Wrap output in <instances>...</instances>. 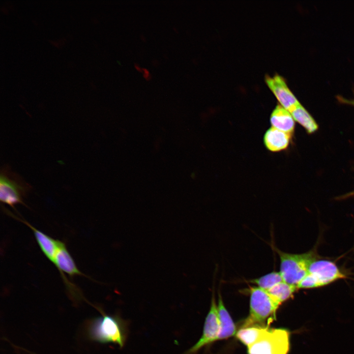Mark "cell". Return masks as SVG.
<instances>
[{
  "label": "cell",
  "mask_w": 354,
  "mask_h": 354,
  "mask_svg": "<svg viewBox=\"0 0 354 354\" xmlns=\"http://www.w3.org/2000/svg\"><path fill=\"white\" fill-rule=\"evenodd\" d=\"M134 67L139 72H143V68L141 67L139 64L138 63H135L134 64Z\"/></svg>",
  "instance_id": "cell-20"
},
{
  "label": "cell",
  "mask_w": 354,
  "mask_h": 354,
  "mask_svg": "<svg viewBox=\"0 0 354 354\" xmlns=\"http://www.w3.org/2000/svg\"><path fill=\"white\" fill-rule=\"evenodd\" d=\"M143 76L144 78L147 81H149L151 78V75L149 71L146 68H143Z\"/></svg>",
  "instance_id": "cell-19"
},
{
  "label": "cell",
  "mask_w": 354,
  "mask_h": 354,
  "mask_svg": "<svg viewBox=\"0 0 354 354\" xmlns=\"http://www.w3.org/2000/svg\"><path fill=\"white\" fill-rule=\"evenodd\" d=\"M219 329L217 304L213 292L210 307L206 318L202 335L195 344L183 354H195L204 347L215 341Z\"/></svg>",
  "instance_id": "cell-8"
},
{
  "label": "cell",
  "mask_w": 354,
  "mask_h": 354,
  "mask_svg": "<svg viewBox=\"0 0 354 354\" xmlns=\"http://www.w3.org/2000/svg\"><path fill=\"white\" fill-rule=\"evenodd\" d=\"M141 39H142L143 40H144V41L145 40V37L143 35H141Z\"/></svg>",
  "instance_id": "cell-21"
},
{
  "label": "cell",
  "mask_w": 354,
  "mask_h": 354,
  "mask_svg": "<svg viewBox=\"0 0 354 354\" xmlns=\"http://www.w3.org/2000/svg\"><path fill=\"white\" fill-rule=\"evenodd\" d=\"M290 113L294 120L304 127L308 133H313L318 129V125L315 120L300 104Z\"/></svg>",
  "instance_id": "cell-16"
},
{
  "label": "cell",
  "mask_w": 354,
  "mask_h": 354,
  "mask_svg": "<svg viewBox=\"0 0 354 354\" xmlns=\"http://www.w3.org/2000/svg\"><path fill=\"white\" fill-rule=\"evenodd\" d=\"M290 332L284 328H269L255 344L247 348L248 354H288Z\"/></svg>",
  "instance_id": "cell-6"
},
{
  "label": "cell",
  "mask_w": 354,
  "mask_h": 354,
  "mask_svg": "<svg viewBox=\"0 0 354 354\" xmlns=\"http://www.w3.org/2000/svg\"><path fill=\"white\" fill-rule=\"evenodd\" d=\"M276 251L280 258V273L284 282L296 286L306 275L311 264L317 259L315 251L301 254Z\"/></svg>",
  "instance_id": "cell-4"
},
{
  "label": "cell",
  "mask_w": 354,
  "mask_h": 354,
  "mask_svg": "<svg viewBox=\"0 0 354 354\" xmlns=\"http://www.w3.org/2000/svg\"><path fill=\"white\" fill-rule=\"evenodd\" d=\"M337 99L341 103L349 104L354 106V100L347 99L340 96H338Z\"/></svg>",
  "instance_id": "cell-18"
},
{
  "label": "cell",
  "mask_w": 354,
  "mask_h": 354,
  "mask_svg": "<svg viewBox=\"0 0 354 354\" xmlns=\"http://www.w3.org/2000/svg\"><path fill=\"white\" fill-rule=\"evenodd\" d=\"M265 81L283 107L290 113L300 103L288 88L284 79L278 74L266 75Z\"/></svg>",
  "instance_id": "cell-9"
},
{
  "label": "cell",
  "mask_w": 354,
  "mask_h": 354,
  "mask_svg": "<svg viewBox=\"0 0 354 354\" xmlns=\"http://www.w3.org/2000/svg\"><path fill=\"white\" fill-rule=\"evenodd\" d=\"M291 133H286L274 127H271L266 132L264 144L268 149L272 151H279L286 149L291 138Z\"/></svg>",
  "instance_id": "cell-12"
},
{
  "label": "cell",
  "mask_w": 354,
  "mask_h": 354,
  "mask_svg": "<svg viewBox=\"0 0 354 354\" xmlns=\"http://www.w3.org/2000/svg\"><path fill=\"white\" fill-rule=\"evenodd\" d=\"M217 312L220 329L216 341L223 340L235 335L236 326L223 303L220 292L218 293Z\"/></svg>",
  "instance_id": "cell-11"
},
{
  "label": "cell",
  "mask_w": 354,
  "mask_h": 354,
  "mask_svg": "<svg viewBox=\"0 0 354 354\" xmlns=\"http://www.w3.org/2000/svg\"><path fill=\"white\" fill-rule=\"evenodd\" d=\"M294 120L291 113L280 105L275 107L270 118L272 127L291 134L294 130Z\"/></svg>",
  "instance_id": "cell-13"
},
{
  "label": "cell",
  "mask_w": 354,
  "mask_h": 354,
  "mask_svg": "<svg viewBox=\"0 0 354 354\" xmlns=\"http://www.w3.org/2000/svg\"><path fill=\"white\" fill-rule=\"evenodd\" d=\"M248 291L250 295L249 314L242 327H269L276 318V312L280 304L266 290L258 287H250Z\"/></svg>",
  "instance_id": "cell-2"
},
{
  "label": "cell",
  "mask_w": 354,
  "mask_h": 354,
  "mask_svg": "<svg viewBox=\"0 0 354 354\" xmlns=\"http://www.w3.org/2000/svg\"><path fill=\"white\" fill-rule=\"evenodd\" d=\"M52 264L58 269L64 284L71 292L78 293V289L67 279L66 274L71 278L76 276H88L79 270L63 242L58 250Z\"/></svg>",
  "instance_id": "cell-7"
},
{
  "label": "cell",
  "mask_w": 354,
  "mask_h": 354,
  "mask_svg": "<svg viewBox=\"0 0 354 354\" xmlns=\"http://www.w3.org/2000/svg\"><path fill=\"white\" fill-rule=\"evenodd\" d=\"M92 319L88 324L89 338L101 343H114L122 348L127 337V323L118 315L104 313Z\"/></svg>",
  "instance_id": "cell-1"
},
{
  "label": "cell",
  "mask_w": 354,
  "mask_h": 354,
  "mask_svg": "<svg viewBox=\"0 0 354 354\" xmlns=\"http://www.w3.org/2000/svg\"><path fill=\"white\" fill-rule=\"evenodd\" d=\"M5 211L10 216H12L25 224L32 231L36 242L41 251L48 260L52 263L56 254L62 243V241L59 239H55L47 235L41 231L35 228L24 219L15 216L7 209H5Z\"/></svg>",
  "instance_id": "cell-10"
},
{
  "label": "cell",
  "mask_w": 354,
  "mask_h": 354,
  "mask_svg": "<svg viewBox=\"0 0 354 354\" xmlns=\"http://www.w3.org/2000/svg\"><path fill=\"white\" fill-rule=\"evenodd\" d=\"M283 281L279 272L273 271L260 277L251 279L248 282L256 284L257 287L261 289L267 291Z\"/></svg>",
  "instance_id": "cell-17"
},
{
  "label": "cell",
  "mask_w": 354,
  "mask_h": 354,
  "mask_svg": "<svg viewBox=\"0 0 354 354\" xmlns=\"http://www.w3.org/2000/svg\"><path fill=\"white\" fill-rule=\"evenodd\" d=\"M346 278V275L334 262L325 259H316L311 264L306 275L297 285V288H320Z\"/></svg>",
  "instance_id": "cell-5"
},
{
  "label": "cell",
  "mask_w": 354,
  "mask_h": 354,
  "mask_svg": "<svg viewBox=\"0 0 354 354\" xmlns=\"http://www.w3.org/2000/svg\"><path fill=\"white\" fill-rule=\"evenodd\" d=\"M269 327L249 326L241 327L236 334V338L247 347L257 342L268 330Z\"/></svg>",
  "instance_id": "cell-14"
},
{
  "label": "cell",
  "mask_w": 354,
  "mask_h": 354,
  "mask_svg": "<svg viewBox=\"0 0 354 354\" xmlns=\"http://www.w3.org/2000/svg\"><path fill=\"white\" fill-rule=\"evenodd\" d=\"M0 200L15 209L18 204L26 206L25 199L31 190V186L8 165L3 166L0 173Z\"/></svg>",
  "instance_id": "cell-3"
},
{
  "label": "cell",
  "mask_w": 354,
  "mask_h": 354,
  "mask_svg": "<svg viewBox=\"0 0 354 354\" xmlns=\"http://www.w3.org/2000/svg\"><path fill=\"white\" fill-rule=\"evenodd\" d=\"M297 289H298L296 286L283 281L266 291L272 298L280 305L291 298Z\"/></svg>",
  "instance_id": "cell-15"
}]
</instances>
